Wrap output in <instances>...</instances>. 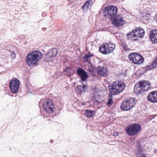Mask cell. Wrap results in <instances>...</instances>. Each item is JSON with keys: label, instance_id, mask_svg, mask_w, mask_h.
Here are the masks:
<instances>
[{"label": "cell", "instance_id": "cell-1", "mask_svg": "<svg viewBox=\"0 0 157 157\" xmlns=\"http://www.w3.org/2000/svg\"><path fill=\"white\" fill-rule=\"evenodd\" d=\"M39 106L41 115L53 117L59 114L63 107V103L59 97L48 95L40 101Z\"/></svg>", "mask_w": 157, "mask_h": 157}, {"label": "cell", "instance_id": "cell-2", "mask_svg": "<svg viewBox=\"0 0 157 157\" xmlns=\"http://www.w3.org/2000/svg\"><path fill=\"white\" fill-rule=\"evenodd\" d=\"M42 58V54L41 52L38 51H33L27 56V63L30 66H34L40 61Z\"/></svg>", "mask_w": 157, "mask_h": 157}, {"label": "cell", "instance_id": "cell-3", "mask_svg": "<svg viewBox=\"0 0 157 157\" xmlns=\"http://www.w3.org/2000/svg\"><path fill=\"white\" fill-rule=\"evenodd\" d=\"M151 88V84L148 81H142L137 83L134 88V92L137 95L142 94Z\"/></svg>", "mask_w": 157, "mask_h": 157}, {"label": "cell", "instance_id": "cell-4", "mask_svg": "<svg viewBox=\"0 0 157 157\" xmlns=\"http://www.w3.org/2000/svg\"><path fill=\"white\" fill-rule=\"evenodd\" d=\"M145 35V32L141 28H137L134 31L129 33L127 35V37L129 40L136 41L142 38Z\"/></svg>", "mask_w": 157, "mask_h": 157}, {"label": "cell", "instance_id": "cell-5", "mask_svg": "<svg viewBox=\"0 0 157 157\" xmlns=\"http://www.w3.org/2000/svg\"><path fill=\"white\" fill-rule=\"evenodd\" d=\"M125 85L122 82H115L109 87V91L112 95H116L121 92L125 89Z\"/></svg>", "mask_w": 157, "mask_h": 157}, {"label": "cell", "instance_id": "cell-6", "mask_svg": "<svg viewBox=\"0 0 157 157\" xmlns=\"http://www.w3.org/2000/svg\"><path fill=\"white\" fill-rule=\"evenodd\" d=\"M136 101V100L135 98H128L123 102L121 108L123 111L129 110L135 106Z\"/></svg>", "mask_w": 157, "mask_h": 157}, {"label": "cell", "instance_id": "cell-7", "mask_svg": "<svg viewBox=\"0 0 157 157\" xmlns=\"http://www.w3.org/2000/svg\"><path fill=\"white\" fill-rule=\"evenodd\" d=\"M115 48V45L112 43H105L101 46L100 51L103 54H108L112 52Z\"/></svg>", "mask_w": 157, "mask_h": 157}, {"label": "cell", "instance_id": "cell-8", "mask_svg": "<svg viewBox=\"0 0 157 157\" xmlns=\"http://www.w3.org/2000/svg\"><path fill=\"white\" fill-rule=\"evenodd\" d=\"M141 130V126L138 124H133L126 128V131L129 136H134L137 134Z\"/></svg>", "mask_w": 157, "mask_h": 157}, {"label": "cell", "instance_id": "cell-9", "mask_svg": "<svg viewBox=\"0 0 157 157\" xmlns=\"http://www.w3.org/2000/svg\"><path fill=\"white\" fill-rule=\"evenodd\" d=\"M128 58L133 63L136 64H140L144 61V59L142 56L136 53L131 54L128 56Z\"/></svg>", "mask_w": 157, "mask_h": 157}, {"label": "cell", "instance_id": "cell-10", "mask_svg": "<svg viewBox=\"0 0 157 157\" xmlns=\"http://www.w3.org/2000/svg\"><path fill=\"white\" fill-rule=\"evenodd\" d=\"M117 10V8L116 7L110 6L104 9V13L106 16L112 18L116 15Z\"/></svg>", "mask_w": 157, "mask_h": 157}, {"label": "cell", "instance_id": "cell-11", "mask_svg": "<svg viewBox=\"0 0 157 157\" xmlns=\"http://www.w3.org/2000/svg\"><path fill=\"white\" fill-rule=\"evenodd\" d=\"M20 87V82L16 78H13L11 81L10 83V90L12 94H16L18 91Z\"/></svg>", "mask_w": 157, "mask_h": 157}, {"label": "cell", "instance_id": "cell-12", "mask_svg": "<svg viewBox=\"0 0 157 157\" xmlns=\"http://www.w3.org/2000/svg\"><path fill=\"white\" fill-rule=\"evenodd\" d=\"M111 21L113 25L118 26H122L125 22L123 18L120 15H115L112 17Z\"/></svg>", "mask_w": 157, "mask_h": 157}, {"label": "cell", "instance_id": "cell-13", "mask_svg": "<svg viewBox=\"0 0 157 157\" xmlns=\"http://www.w3.org/2000/svg\"><path fill=\"white\" fill-rule=\"evenodd\" d=\"M149 101L152 102H157V91L151 92L148 96Z\"/></svg>", "mask_w": 157, "mask_h": 157}, {"label": "cell", "instance_id": "cell-14", "mask_svg": "<svg viewBox=\"0 0 157 157\" xmlns=\"http://www.w3.org/2000/svg\"><path fill=\"white\" fill-rule=\"evenodd\" d=\"M97 72L100 76L103 77H106L108 74V71L106 68L104 67H99L97 68Z\"/></svg>", "mask_w": 157, "mask_h": 157}, {"label": "cell", "instance_id": "cell-15", "mask_svg": "<svg viewBox=\"0 0 157 157\" xmlns=\"http://www.w3.org/2000/svg\"><path fill=\"white\" fill-rule=\"evenodd\" d=\"M78 75L83 80H86L88 78V76L87 73H86L84 70L81 69H79L77 71Z\"/></svg>", "mask_w": 157, "mask_h": 157}, {"label": "cell", "instance_id": "cell-16", "mask_svg": "<svg viewBox=\"0 0 157 157\" xmlns=\"http://www.w3.org/2000/svg\"><path fill=\"white\" fill-rule=\"evenodd\" d=\"M150 39L152 43H157V30H153L151 31L150 34Z\"/></svg>", "mask_w": 157, "mask_h": 157}, {"label": "cell", "instance_id": "cell-17", "mask_svg": "<svg viewBox=\"0 0 157 157\" xmlns=\"http://www.w3.org/2000/svg\"><path fill=\"white\" fill-rule=\"evenodd\" d=\"M87 116L88 117H90L93 116V114L92 112L88 111V112H87Z\"/></svg>", "mask_w": 157, "mask_h": 157}, {"label": "cell", "instance_id": "cell-18", "mask_svg": "<svg viewBox=\"0 0 157 157\" xmlns=\"http://www.w3.org/2000/svg\"><path fill=\"white\" fill-rule=\"evenodd\" d=\"M117 133H114V136H117Z\"/></svg>", "mask_w": 157, "mask_h": 157}]
</instances>
